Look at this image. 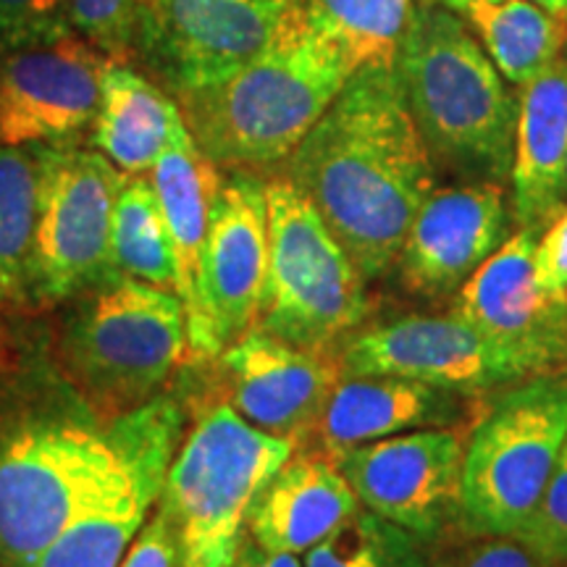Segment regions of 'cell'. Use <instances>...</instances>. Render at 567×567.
<instances>
[{
    "label": "cell",
    "mask_w": 567,
    "mask_h": 567,
    "mask_svg": "<svg viewBox=\"0 0 567 567\" xmlns=\"http://www.w3.org/2000/svg\"><path fill=\"white\" fill-rule=\"evenodd\" d=\"M295 450L292 439L255 429L226 402L203 410L168 465L158 499L182 567L234 563L255 499Z\"/></svg>",
    "instance_id": "obj_5"
},
{
    "label": "cell",
    "mask_w": 567,
    "mask_h": 567,
    "mask_svg": "<svg viewBox=\"0 0 567 567\" xmlns=\"http://www.w3.org/2000/svg\"><path fill=\"white\" fill-rule=\"evenodd\" d=\"M339 368L342 379L402 375L473 396L534 375L455 313L402 316L358 329L339 344Z\"/></svg>",
    "instance_id": "obj_12"
},
{
    "label": "cell",
    "mask_w": 567,
    "mask_h": 567,
    "mask_svg": "<svg viewBox=\"0 0 567 567\" xmlns=\"http://www.w3.org/2000/svg\"><path fill=\"white\" fill-rule=\"evenodd\" d=\"M118 567H182L174 534L161 509H155V515L142 526Z\"/></svg>",
    "instance_id": "obj_34"
},
{
    "label": "cell",
    "mask_w": 567,
    "mask_h": 567,
    "mask_svg": "<svg viewBox=\"0 0 567 567\" xmlns=\"http://www.w3.org/2000/svg\"><path fill=\"white\" fill-rule=\"evenodd\" d=\"M69 0H0V51L71 34Z\"/></svg>",
    "instance_id": "obj_31"
},
{
    "label": "cell",
    "mask_w": 567,
    "mask_h": 567,
    "mask_svg": "<svg viewBox=\"0 0 567 567\" xmlns=\"http://www.w3.org/2000/svg\"><path fill=\"white\" fill-rule=\"evenodd\" d=\"M450 567H547L517 538L481 536L446 559Z\"/></svg>",
    "instance_id": "obj_32"
},
{
    "label": "cell",
    "mask_w": 567,
    "mask_h": 567,
    "mask_svg": "<svg viewBox=\"0 0 567 567\" xmlns=\"http://www.w3.org/2000/svg\"><path fill=\"white\" fill-rule=\"evenodd\" d=\"M134 11L137 0H69L71 30L124 66H132Z\"/></svg>",
    "instance_id": "obj_30"
},
{
    "label": "cell",
    "mask_w": 567,
    "mask_h": 567,
    "mask_svg": "<svg viewBox=\"0 0 567 567\" xmlns=\"http://www.w3.org/2000/svg\"><path fill=\"white\" fill-rule=\"evenodd\" d=\"M465 439L460 429H423L368 442L334 457L360 507L434 544L460 526Z\"/></svg>",
    "instance_id": "obj_11"
},
{
    "label": "cell",
    "mask_w": 567,
    "mask_h": 567,
    "mask_svg": "<svg viewBox=\"0 0 567 567\" xmlns=\"http://www.w3.org/2000/svg\"><path fill=\"white\" fill-rule=\"evenodd\" d=\"M276 174L313 203L363 279L373 281L396 266L439 172L394 66H363Z\"/></svg>",
    "instance_id": "obj_1"
},
{
    "label": "cell",
    "mask_w": 567,
    "mask_h": 567,
    "mask_svg": "<svg viewBox=\"0 0 567 567\" xmlns=\"http://www.w3.org/2000/svg\"><path fill=\"white\" fill-rule=\"evenodd\" d=\"M513 203L505 184L455 182L425 197L402 245L396 268L405 287L450 297L507 243Z\"/></svg>",
    "instance_id": "obj_17"
},
{
    "label": "cell",
    "mask_w": 567,
    "mask_h": 567,
    "mask_svg": "<svg viewBox=\"0 0 567 567\" xmlns=\"http://www.w3.org/2000/svg\"><path fill=\"white\" fill-rule=\"evenodd\" d=\"M530 3L542 6V9H547L549 13H557V17L567 19V0H530Z\"/></svg>",
    "instance_id": "obj_36"
},
{
    "label": "cell",
    "mask_w": 567,
    "mask_h": 567,
    "mask_svg": "<svg viewBox=\"0 0 567 567\" xmlns=\"http://www.w3.org/2000/svg\"><path fill=\"white\" fill-rule=\"evenodd\" d=\"M358 509V496L329 452L295 450L255 499L247 536L264 549L305 555Z\"/></svg>",
    "instance_id": "obj_21"
},
{
    "label": "cell",
    "mask_w": 567,
    "mask_h": 567,
    "mask_svg": "<svg viewBox=\"0 0 567 567\" xmlns=\"http://www.w3.org/2000/svg\"><path fill=\"white\" fill-rule=\"evenodd\" d=\"M229 567H305V563L300 559V555H287V551L264 549L260 544H255L252 538L247 536Z\"/></svg>",
    "instance_id": "obj_35"
},
{
    "label": "cell",
    "mask_w": 567,
    "mask_h": 567,
    "mask_svg": "<svg viewBox=\"0 0 567 567\" xmlns=\"http://www.w3.org/2000/svg\"><path fill=\"white\" fill-rule=\"evenodd\" d=\"M111 63L76 32L0 51V147L80 142Z\"/></svg>",
    "instance_id": "obj_14"
},
{
    "label": "cell",
    "mask_w": 567,
    "mask_h": 567,
    "mask_svg": "<svg viewBox=\"0 0 567 567\" xmlns=\"http://www.w3.org/2000/svg\"><path fill=\"white\" fill-rule=\"evenodd\" d=\"M305 567H431L421 538L371 509H358L334 534L305 551Z\"/></svg>",
    "instance_id": "obj_28"
},
{
    "label": "cell",
    "mask_w": 567,
    "mask_h": 567,
    "mask_svg": "<svg viewBox=\"0 0 567 567\" xmlns=\"http://www.w3.org/2000/svg\"><path fill=\"white\" fill-rule=\"evenodd\" d=\"M463 17L502 76L520 87L567 51V19L530 0H476Z\"/></svg>",
    "instance_id": "obj_24"
},
{
    "label": "cell",
    "mask_w": 567,
    "mask_h": 567,
    "mask_svg": "<svg viewBox=\"0 0 567 567\" xmlns=\"http://www.w3.org/2000/svg\"><path fill=\"white\" fill-rule=\"evenodd\" d=\"M268 271L255 329L305 350H339L365 321V279L313 203L284 174L266 179Z\"/></svg>",
    "instance_id": "obj_7"
},
{
    "label": "cell",
    "mask_w": 567,
    "mask_h": 567,
    "mask_svg": "<svg viewBox=\"0 0 567 567\" xmlns=\"http://www.w3.org/2000/svg\"><path fill=\"white\" fill-rule=\"evenodd\" d=\"M111 266L130 279L174 289L172 237L147 176L124 174L111 221Z\"/></svg>",
    "instance_id": "obj_25"
},
{
    "label": "cell",
    "mask_w": 567,
    "mask_h": 567,
    "mask_svg": "<svg viewBox=\"0 0 567 567\" xmlns=\"http://www.w3.org/2000/svg\"><path fill=\"white\" fill-rule=\"evenodd\" d=\"M534 271L544 292L567 295V208L538 237Z\"/></svg>",
    "instance_id": "obj_33"
},
{
    "label": "cell",
    "mask_w": 567,
    "mask_h": 567,
    "mask_svg": "<svg viewBox=\"0 0 567 567\" xmlns=\"http://www.w3.org/2000/svg\"><path fill=\"white\" fill-rule=\"evenodd\" d=\"M434 3L444 6V9L455 11V13H460V17H463V13H465L467 9H471V6L476 3V0H434Z\"/></svg>",
    "instance_id": "obj_37"
},
{
    "label": "cell",
    "mask_w": 567,
    "mask_h": 567,
    "mask_svg": "<svg viewBox=\"0 0 567 567\" xmlns=\"http://www.w3.org/2000/svg\"><path fill=\"white\" fill-rule=\"evenodd\" d=\"M542 231L517 229L457 289L450 313L463 318L530 373L567 371V295L544 292L534 258Z\"/></svg>",
    "instance_id": "obj_15"
},
{
    "label": "cell",
    "mask_w": 567,
    "mask_h": 567,
    "mask_svg": "<svg viewBox=\"0 0 567 567\" xmlns=\"http://www.w3.org/2000/svg\"><path fill=\"white\" fill-rule=\"evenodd\" d=\"M559 567H567V565H559Z\"/></svg>",
    "instance_id": "obj_39"
},
{
    "label": "cell",
    "mask_w": 567,
    "mask_h": 567,
    "mask_svg": "<svg viewBox=\"0 0 567 567\" xmlns=\"http://www.w3.org/2000/svg\"><path fill=\"white\" fill-rule=\"evenodd\" d=\"M182 122L179 105L161 84L134 66L111 63L90 124V145L122 174L147 176Z\"/></svg>",
    "instance_id": "obj_23"
},
{
    "label": "cell",
    "mask_w": 567,
    "mask_h": 567,
    "mask_svg": "<svg viewBox=\"0 0 567 567\" xmlns=\"http://www.w3.org/2000/svg\"><path fill=\"white\" fill-rule=\"evenodd\" d=\"M292 0H137L132 66L172 97L229 80L274 38Z\"/></svg>",
    "instance_id": "obj_10"
},
{
    "label": "cell",
    "mask_w": 567,
    "mask_h": 567,
    "mask_svg": "<svg viewBox=\"0 0 567 567\" xmlns=\"http://www.w3.org/2000/svg\"><path fill=\"white\" fill-rule=\"evenodd\" d=\"M473 402V394L402 375H352L331 392L313 436L318 450L337 457L352 446L408 431L460 429L471 417Z\"/></svg>",
    "instance_id": "obj_20"
},
{
    "label": "cell",
    "mask_w": 567,
    "mask_h": 567,
    "mask_svg": "<svg viewBox=\"0 0 567 567\" xmlns=\"http://www.w3.org/2000/svg\"><path fill=\"white\" fill-rule=\"evenodd\" d=\"M130 415L92 429L34 421L0 444V567H30L130 463Z\"/></svg>",
    "instance_id": "obj_6"
},
{
    "label": "cell",
    "mask_w": 567,
    "mask_h": 567,
    "mask_svg": "<svg viewBox=\"0 0 567 567\" xmlns=\"http://www.w3.org/2000/svg\"><path fill=\"white\" fill-rule=\"evenodd\" d=\"M147 179L153 184L172 237L176 295L182 297L184 316H187L189 352L197 360H213L203 305V255L224 172L197 147L187 124L182 122Z\"/></svg>",
    "instance_id": "obj_19"
},
{
    "label": "cell",
    "mask_w": 567,
    "mask_h": 567,
    "mask_svg": "<svg viewBox=\"0 0 567 567\" xmlns=\"http://www.w3.org/2000/svg\"><path fill=\"white\" fill-rule=\"evenodd\" d=\"M358 71L292 0L274 38L229 80L174 97L221 172L276 174Z\"/></svg>",
    "instance_id": "obj_2"
},
{
    "label": "cell",
    "mask_w": 567,
    "mask_h": 567,
    "mask_svg": "<svg viewBox=\"0 0 567 567\" xmlns=\"http://www.w3.org/2000/svg\"><path fill=\"white\" fill-rule=\"evenodd\" d=\"M268 271L266 179L224 172L203 255V305L213 358L258 321Z\"/></svg>",
    "instance_id": "obj_18"
},
{
    "label": "cell",
    "mask_w": 567,
    "mask_h": 567,
    "mask_svg": "<svg viewBox=\"0 0 567 567\" xmlns=\"http://www.w3.org/2000/svg\"><path fill=\"white\" fill-rule=\"evenodd\" d=\"M300 6L313 30L363 69L394 66L417 0H300Z\"/></svg>",
    "instance_id": "obj_26"
},
{
    "label": "cell",
    "mask_w": 567,
    "mask_h": 567,
    "mask_svg": "<svg viewBox=\"0 0 567 567\" xmlns=\"http://www.w3.org/2000/svg\"><path fill=\"white\" fill-rule=\"evenodd\" d=\"M66 302L55 363L95 421H118L147 405L193 358L174 289L111 274Z\"/></svg>",
    "instance_id": "obj_4"
},
{
    "label": "cell",
    "mask_w": 567,
    "mask_h": 567,
    "mask_svg": "<svg viewBox=\"0 0 567 567\" xmlns=\"http://www.w3.org/2000/svg\"><path fill=\"white\" fill-rule=\"evenodd\" d=\"M226 405L266 434L300 446L342 381L339 350H305L252 329L218 354Z\"/></svg>",
    "instance_id": "obj_16"
},
{
    "label": "cell",
    "mask_w": 567,
    "mask_h": 567,
    "mask_svg": "<svg viewBox=\"0 0 567 567\" xmlns=\"http://www.w3.org/2000/svg\"><path fill=\"white\" fill-rule=\"evenodd\" d=\"M394 71L436 172L507 187L520 97L467 21L417 0Z\"/></svg>",
    "instance_id": "obj_3"
},
{
    "label": "cell",
    "mask_w": 567,
    "mask_h": 567,
    "mask_svg": "<svg viewBox=\"0 0 567 567\" xmlns=\"http://www.w3.org/2000/svg\"><path fill=\"white\" fill-rule=\"evenodd\" d=\"M38 189V145L0 147V310L27 305Z\"/></svg>",
    "instance_id": "obj_27"
},
{
    "label": "cell",
    "mask_w": 567,
    "mask_h": 567,
    "mask_svg": "<svg viewBox=\"0 0 567 567\" xmlns=\"http://www.w3.org/2000/svg\"><path fill=\"white\" fill-rule=\"evenodd\" d=\"M515 538L547 567L567 565V436L534 515Z\"/></svg>",
    "instance_id": "obj_29"
},
{
    "label": "cell",
    "mask_w": 567,
    "mask_h": 567,
    "mask_svg": "<svg viewBox=\"0 0 567 567\" xmlns=\"http://www.w3.org/2000/svg\"><path fill=\"white\" fill-rule=\"evenodd\" d=\"M567 436V371L507 384L465 439L460 526L515 538L542 499Z\"/></svg>",
    "instance_id": "obj_8"
},
{
    "label": "cell",
    "mask_w": 567,
    "mask_h": 567,
    "mask_svg": "<svg viewBox=\"0 0 567 567\" xmlns=\"http://www.w3.org/2000/svg\"><path fill=\"white\" fill-rule=\"evenodd\" d=\"M517 229L544 231L567 208V59L523 87L509 172Z\"/></svg>",
    "instance_id": "obj_22"
},
{
    "label": "cell",
    "mask_w": 567,
    "mask_h": 567,
    "mask_svg": "<svg viewBox=\"0 0 567 567\" xmlns=\"http://www.w3.org/2000/svg\"><path fill=\"white\" fill-rule=\"evenodd\" d=\"M130 463L30 567H118L158 505L168 465L182 444L184 410L166 394L130 413Z\"/></svg>",
    "instance_id": "obj_13"
},
{
    "label": "cell",
    "mask_w": 567,
    "mask_h": 567,
    "mask_svg": "<svg viewBox=\"0 0 567 567\" xmlns=\"http://www.w3.org/2000/svg\"><path fill=\"white\" fill-rule=\"evenodd\" d=\"M38 221L27 271V305L45 310L109 279L111 221L124 174L80 142L38 145Z\"/></svg>",
    "instance_id": "obj_9"
},
{
    "label": "cell",
    "mask_w": 567,
    "mask_h": 567,
    "mask_svg": "<svg viewBox=\"0 0 567 567\" xmlns=\"http://www.w3.org/2000/svg\"><path fill=\"white\" fill-rule=\"evenodd\" d=\"M436 567H450V565H446V559H442V563H439Z\"/></svg>",
    "instance_id": "obj_38"
}]
</instances>
